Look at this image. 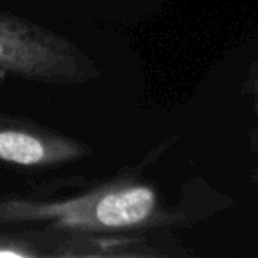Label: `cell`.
Segmentation results:
<instances>
[{
    "label": "cell",
    "instance_id": "1",
    "mask_svg": "<svg viewBox=\"0 0 258 258\" xmlns=\"http://www.w3.org/2000/svg\"><path fill=\"white\" fill-rule=\"evenodd\" d=\"M154 187L118 180L66 200H0V225L44 223L62 233H113L165 221Z\"/></svg>",
    "mask_w": 258,
    "mask_h": 258
},
{
    "label": "cell",
    "instance_id": "2",
    "mask_svg": "<svg viewBox=\"0 0 258 258\" xmlns=\"http://www.w3.org/2000/svg\"><path fill=\"white\" fill-rule=\"evenodd\" d=\"M103 75L76 43L22 16L0 13V76L83 85Z\"/></svg>",
    "mask_w": 258,
    "mask_h": 258
},
{
    "label": "cell",
    "instance_id": "4",
    "mask_svg": "<svg viewBox=\"0 0 258 258\" xmlns=\"http://www.w3.org/2000/svg\"><path fill=\"white\" fill-rule=\"evenodd\" d=\"M39 242L27 237H2L0 235V258H36L44 256Z\"/></svg>",
    "mask_w": 258,
    "mask_h": 258
},
{
    "label": "cell",
    "instance_id": "3",
    "mask_svg": "<svg viewBox=\"0 0 258 258\" xmlns=\"http://www.w3.org/2000/svg\"><path fill=\"white\" fill-rule=\"evenodd\" d=\"M92 154L83 142L29 118L0 113V161L18 166H58Z\"/></svg>",
    "mask_w": 258,
    "mask_h": 258
}]
</instances>
